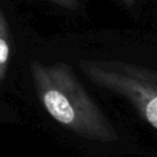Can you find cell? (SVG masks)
Returning <instances> with one entry per match:
<instances>
[{"instance_id": "cell-1", "label": "cell", "mask_w": 157, "mask_h": 157, "mask_svg": "<svg viewBox=\"0 0 157 157\" xmlns=\"http://www.w3.org/2000/svg\"><path fill=\"white\" fill-rule=\"evenodd\" d=\"M29 74L40 105L55 123L91 147H117L115 125L69 66L33 60Z\"/></svg>"}, {"instance_id": "cell-2", "label": "cell", "mask_w": 157, "mask_h": 157, "mask_svg": "<svg viewBox=\"0 0 157 157\" xmlns=\"http://www.w3.org/2000/svg\"><path fill=\"white\" fill-rule=\"evenodd\" d=\"M83 72L93 86L126 101L157 130V71L137 66H87Z\"/></svg>"}, {"instance_id": "cell-3", "label": "cell", "mask_w": 157, "mask_h": 157, "mask_svg": "<svg viewBox=\"0 0 157 157\" xmlns=\"http://www.w3.org/2000/svg\"><path fill=\"white\" fill-rule=\"evenodd\" d=\"M11 33L5 12L0 6V87L6 80L11 58Z\"/></svg>"}]
</instances>
